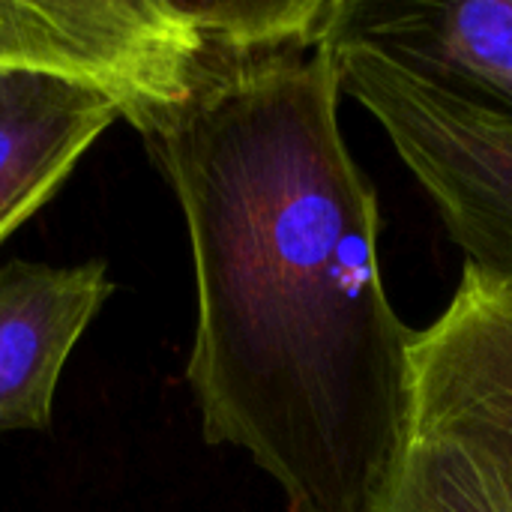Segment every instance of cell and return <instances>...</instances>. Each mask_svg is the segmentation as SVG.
Segmentation results:
<instances>
[{
    "instance_id": "1",
    "label": "cell",
    "mask_w": 512,
    "mask_h": 512,
    "mask_svg": "<svg viewBox=\"0 0 512 512\" xmlns=\"http://www.w3.org/2000/svg\"><path fill=\"white\" fill-rule=\"evenodd\" d=\"M333 45L225 60L144 135L195 267L186 381L288 512H378L414 429L411 330L342 123Z\"/></svg>"
},
{
    "instance_id": "2",
    "label": "cell",
    "mask_w": 512,
    "mask_h": 512,
    "mask_svg": "<svg viewBox=\"0 0 512 512\" xmlns=\"http://www.w3.org/2000/svg\"><path fill=\"white\" fill-rule=\"evenodd\" d=\"M330 45L342 93L387 132L465 267L512 279V117L432 90L363 42L333 36Z\"/></svg>"
},
{
    "instance_id": "3",
    "label": "cell",
    "mask_w": 512,
    "mask_h": 512,
    "mask_svg": "<svg viewBox=\"0 0 512 512\" xmlns=\"http://www.w3.org/2000/svg\"><path fill=\"white\" fill-rule=\"evenodd\" d=\"M225 60L180 0H0V69L90 87L141 135Z\"/></svg>"
},
{
    "instance_id": "4",
    "label": "cell",
    "mask_w": 512,
    "mask_h": 512,
    "mask_svg": "<svg viewBox=\"0 0 512 512\" xmlns=\"http://www.w3.org/2000/svg\"><path fill=\"white\" fill-rule=\"evenodd\" d=\"M411 363L414 429L471 444L512 489V279L465 267Z\"/></svg>"
},
{
    "instance_id": "5",
    "label": "cell",
    "mask_w": 512,
    "mask_h": 512,
    "mask_svg": "<svg viewBox=\"0 0 512 512\" xmlns=\"http://www.w3.org/2000/svg\"><path fill=\"white\" fill-rule=\"evenodd\" d=\"M336 36L450 99L512 117V0H345Z\"/></svg>"
},
{
    "instance_id": "6",
    "label": "cell",
    "mask_w": 512,
    "mask_h": 512,
    "mask_svg": "<svg viewBox=\"0 0 512 512\" xmlns=\"http://www.w3.org/2000/svg\"><path fill=\"white\" fill-rule=\"evenodd\" d=\"M111 294L105 261L0 264V435L51 429L63 366Z\"/></svg>"
},
{
    "instance_id": "7",
    "label": "cell",
    "mask_w": 512,
    "mask_h": 512,
    "mask_svg": "<svg viewBox=\"0 0 512 512\" xmlns=\"http://www.w3.org/2000/svg\"><path fill=\"white\" fill-rule=\"evenodd\" d=\"M120 108L81 84L0 69V243L42 210Z\"/></svg>"
},
{
    "instance_id": "8",
    "label": "cell",
    "mask_w": 512,
    "mask_h": 512,
    "mask_svg": "<svg viewBox=\"0 0 512 512\" xmlns=\"http://www.w3.org/2000/svg\"><path fill=\"white\" fill-rule=\"evenodd\" d=\"M378 512H512V489L471 444L411 429Z\"/></svg>"
}]
</instances>
